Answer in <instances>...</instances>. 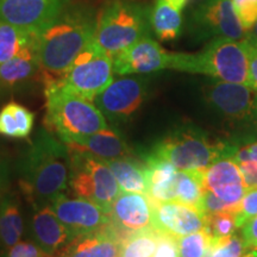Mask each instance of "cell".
Returning <instances> with one entry per match:
<instances>
[{
    "label": "cell",
    "mask_w": 257,
    "mask_h": 257,
    "mask_svg": "<svg viewBox=\"0 0 257 257\" xmlns=\"http://www.w3.org/2000/svg\"><path fill=\"white\" fill-rule=\"evenodd\" d=\"M240 234H231L220 238H212L205 257H242L248 252Z\"/></svg>",
    "instance_id": "obj_31"
},
{
    "label": "cell",
    "mask_w": 257,
    "mask_h": 257,
    "mask_svg": "<svg viewBox=\"0 0 257 257\" xmlns=\"http://www.w3.org/2000/svg\"><path fill=\"white\" fill-rule=\"evenodd\" d=\"M19 187L34 207L50 205L69 186L70 154L62 141L42 128L18 163Z\"/></svg>",
    "instance_id": "obj_1"
},
{
    "label": "cell",
    "mask_w": 257,
    "mask_h": 257,
    "mask_svg": "<svg viewBox=\"0 0 257 257\" xmlns=\"http://www.w3.org/2000/svg\"><path fill=\"white\" fill-rule=\"evenodd\" d=\"M67 147L82 150L104 161L131 156L130 148L123 137L111 128L99 131L88 136L60 138Z\"/></svg>",
    "instance_id": "obj_19"
},
{
    "label": "cell",
    "mask_w": 257,
    "mask_h": 257,
    "mask_svg": "<svg viewBox=\"0 0 257 257\" xmlns=\"http://www.w3.org/2000/svg\"><path fill=\"white\" fill-rule=\"evenodd\" d=\"M153 257H180L178 237L160 232L159 244Z\"/></svg>",
    "instance_id": "obj_37"
},
{
    "label": "cell",
    "mask_w": 257,
    "mask_h": 257,
    "mask_svg": "<svg viewBox=\"0 0 257 257\" xmlns=\"http://www.w3.org/2000/svg\"><path fill=\"white\" fill-rule=\"evenodd\" d=\"M146 96V80L124 75L114 79L93 101L106 118L113 121H125L140 110Z\"/></svg>",
    "instance_id": "obj_11"
},
{
    "label": "cell",
    "mask_w": 257,
    "mask_h": 257,
    "mask_svg": "<svg viewBox=\"0 0 257 257\" xmlns=\"http://www.w3.org/2000/svg\"><path fill=\"white\" fill-rule=\"evenodd\" d=\"M236 144L211 140L198 127L176 128L161 140L150 153L174 165L179 170L205 172L220 157L231 155Z\"/></svg>",
    "instance_id": "obj_6"
},
{
    "label": "cell",
    "mask_w": 257,
    "mask_h": 257,
    "mask_svg": "<svg viewBox=\"0 0 257 257\" xmlns=\"http://www.w3.org/2000/svg\"><path fill=\"white\" fill-rule=\"evenodd\" d=\"M46 128L57 137L88 136L106 130L105 115L91 100L73 94L56 81L44 83Z\"/></svg>",
    "instance_id": "obj_4"
},
{
    "label": "cell",
    "mask_w": 257,
    "mask_h": 257,
    "mask_svg": "<svg viewBox=\"0 0 257 257\" xmlns=\"http://www.w3.org/2000/svg\"><path fill=\"white\" fill-rule=\"evenodd\" d=\"M159 238L160 232L153 226L135 231L120 244L118 257H153Z\"/></svg>",
    "instance_id": "obj_29"
},
{
    "label": "cell",
    "mask_w": 257,
    "mask_h": 257,
    "mask_svg": "<svg viewBox=\"0 0 257 257\" xmlns=\"http://www.w3.org/2000/svg\"><path fill=\"white\" fill-rule=\"evenodd\" d=\"M236 217L238 230L246 220L257 216V188L249 189L242 200L229 208Z\"/></svg>",
    "instance_id": "obj_33"
},
{
    "label": "cell",
    "mask_w": 257,
    "mask_h": 257,
    "mask_svg": "<svg viewBox=\"0 0 257 257\" xmlns=\"http://www.w3.org/2000/svg\"><path fill=\"white\" fill-rule=\"evenodd\" d=\"M249 54V87L257 92V43L245 38Z\"/></svg>",
    "instance_id": "obj_39"
},
{
    "label": "cell",
    "mask_w": 257,
    "mask_h": 257,
    "mask_svg": "<svg viewBox=\"0 0 257 257\" xmlns=\"http://www.w3.org/2000/svg\"><path fill=\"white\" fill-rule=\"evenodd\" d=\"M239 234L248 250H257V216L251 217L239 229Z\"/></svg>",
    "instance_id": "obj_38"
},
{
    "label": "cell",
    "mask_w": 257,
    "mask_h": 257,
    "mask_svg": "<svg viewBox=\"0 0 257 257\" xmlns=\"http://www.w3.org/2000/svg\"><path fill=\"white\" fill-rule=\"evenodd\" d=\"M187 3L188 0H155L150 9V28L160 41H174L181 35Z\"/></svg>",
    "instance_id": "obj_23"
},
{
    "label": "cell",
    "mask_w": 257,
    "mask_h": 257,
    "mask_svg": "<svg viewBox=\"0 0 257 257\" xmlns=\"http://www.w3.org/2000/svg\"><path fill=\"white\" fill-rule=\"evenodd\" d=\"M205 230L210 233L212 238H220L234 234L238 226L234 214L227 210L207 216Z\"/></svg>",
    "instance_id": "obj_32"
},
{
    "label": "cell",
    "mask_w": 257,
    "mask_h": 257,
    "mask_svg": "<svg viewBox=\"0 0 257 257\" xmlns=\"http://www.w3.org/2000/svg\"><path fill=\"white\" fill-rule=\"evenodd\" d=\"M173 53L167 51L159 42L148 35L112 59L117 75L150 74L170 69Z\"/></svg>",
    "instance_id": "obj_13"
},
{
    "label": "cell",
    "mask_w": 257,
    "mask_h": 257,
    "mask_svg": "<svg viewBox=\"0 0 257 257\" xmlns=\"http://www.w3.org/2000/svg\"><path fill=\"white\" fill-rule=\"evenodd\" d=\"M212 237L206 230L178 237L180 257H205L210 248Z\"/></svg>",
    "instance_id": "obj_30"
},
{
    "label": "cell",
    "mask_w": 257,
    "mask_h": 257,
    "mask_svg": "<svg viewBox=\"0 0 257 257\" xmlns=\"http://www.w3.org/2000/svg\"><path fill=\"white\" fill-rule=\"evenodd\" d=\"M72 0H0V21L38 32L55 19Z\"/></svg>",
    "instance_id": "obj_12"
},
{
    "label": "cell",
    "mask_w": 257,
    "mask_h": 257,
    "mask_svg": "<svg viewBox=\"0 0 257 257\" xmlns=\"http://www.w3.org/2000/svg\"><path fill=\"white\" fill-rule=\"evenodd\" d=\"M34 208L30 224L32 239L47 255L57 257L74 236L67 226L61 223L50 205Z\"/></svg>",
    "instance_id": "obj_18"
},
{
    "label": "cell",
    "mask_w": 257,
    "mask_h": 257,
    "mask_svg": "<svg viewBox=\"0 0 257 257\" xmlns=\"http://www.w3.org/2000/svg\"><path fill=\"white\" fill-rule=\"evenodd\" d=\"M113 173L121 192L147 193V175L144 163L141 165L131 156L105 161Z\"/></svg>",
    "instance_id": "obj_26"
},
{
    "label": "cell",
    "mask_w": 257,
    "mask_h": 257,
    "mask_svg": "<svg viewBox=\"0 0 257 257\" xmlns=\"http://www.w3.org/2000/svg\"><path fill=\"white\" fill-rule=\"evenodd\" d=\"M242 257H257V250H249V251L244 253Z\"/></svg>",
    "instance_id": "obj_43"
},
{
    "label": "cell",
    "mask_w": 257,
    "mask_h": 257,
    "mask_svg": "<svg viewBox=\"0 0 257 257\" xmlns=\"http://www.w3.org/2000/svg\"><path fill=\"white\" fill-rule=\"evenodd\" d=\"M42 72L38 57V35L36 41L14 59L0 63V91H10L23 86Z\"/></svg>",
    "instance_id": "obj_21"
},
{
    "label": "cell",
    "mask_w": 257,
    "mask_h": 257,
    "mask_svg": "<svg viewBox=\"0 0 257 257\" xmlns=\"http://www.w3.org/2000/svg\"><path fill=\"white\" fill-rule=\"evenodd\" d=\"M24 233V219L18 199L5 194L0 199V246L9 250L21 242Z\"/></svg>",
    "instance_id": "obj_24"
},
{
    "label": "cell",
    "mask_w": 257,
    "mask_h": 257,
    "mask_svg": "<svg viewBox=\"0 0 257 257\" xmlns=\"http://www.w3.org/2000/svg\"><path fill=\"white\" fill-rule=\"evenodd\" d=\"M205 188L232 206L249 191L238 165L231 155H225L205 170Z\"/></svg>",
    "instance_id": "obj_17"
},
{
    "label": "cell",
    "mask_w": 257,
    "mask_h": 257,
    "mask_svg": "<svg viewBox=\"0 0 257 257\" xmlns=\"http://www.w3.org/2000/svg\"><path fill=\"white\" fill-rule=\"evenodd\" d=\"M48 255L35 242L21 240L9 250L4 257H47Z\"/></svg>",
    "instance_id": "obj_35"
},
{
    "label": "cell",
    "mask_w": 257,
    "mask_h": 257,
    "mask_svg": "<svg viewBox=\"0 0 257 257\" xmlns=\"http://www.w3.org/2000/svg\"><path fill=\"white\" fill-rule=\"evenodd\" d=\"M232 5L244 30H251L257 22V0H232Z\"/></svg>",
    "instance_id": "obj_34"
},
{
    "label": "cell",
    "mask_w": 257,
    "mask_h": 257,
    "mask_svg": "<svg viewBox=\"0 0 257 257\" xmlns=\"http://www.w3.org/2000/svg\"><path fill=\"white\" fill-rule=\"evenodd\" d=\"M170 69L249 86L246 41L213 38L199 53H173Z\"/></svg>",
    "instance_id": "obj_3"
},
{
    "label": "cell",
    "mask_w": 257,
    "mask_h": 257,
    "mask_svg": "<svg viewBox=\"0 0 257 257\" xmlns=\"http://www.w3.org/2000/svg\"><path fill=\"white\" fill-rule=\"evenodd\" d=\"M50 206L74 237L100 231L111 221L110 212L82 198L61 194L51 201Z\"/></svg>",
    "instance_id": "obj_14"
},
{
    "label": "cell",
    "mask_w": 257,
    "mask_h": 257,
    "mask_svg": "<svg viewBox=\"0 0 257 257\" xmlns=\"http://www.w3.org/2000/svg\"><path fill=\"white\" fill-rule=\"evenodd\" d=\"M38 32L28 31L0 21V63L14 59L34 41Z\"/></svg>",
    "instance_id": "obj_27"
},
{
    "label": "cell",
    "mask_w": 257,
    "mask_h": 257,
    "mask_svg": "<svg viewBox=\"0 0 257 257\" xmlns=\"http://www.w3.org/2000/svg\"><path fill=\"white\" fill-rule=\"evenodd\" d=\"M144 168L148 199L152 202L176 201V175L179 169L152 153L144 156Z\"/></svg>",
    "instance_id": "obj_20"
},
{
    "label": "cell",
    "mask_w": 257,
    "mask_h": 257,
    "mask_svg": "<svg viewBox=\"0 0 257 257\" xmlns=\"http://www.w3.org/2000/svg\"><path fill=\"white\" fill-rule=\"evenodd\" d=\"M9 185V170L8 165L5 163L4 159L0 156V199L6 194V188Z\"/></svg>",
    "instance_id": "obj_40"
},
{
    "label": "cell",
    "mask_w": 257,
    "mask_h": 257,
    "mask_svg": "<svg viewBox=\"0 0 257 257\" xmlns=\"http://www.w3.org/2000/svg\"><path fill=\"white\" fill-rule=\"evenodd\" d=\"M35 125V114L24 105L10 101L0 110V136L27 138Z\"/></svg>",
    "instance_id": "obj_25"
},
{
    "label": "cell",
    "mask_w": 257,
    "mask_h": 257,
    "mask_svg": "<svg viewBox=\"0 0 257 257\" xmlns=\"http://www.w3.org/2000/svg\"><path fill=\"white\" fill-rule=\"evenodd\" d=\"M68 148L70 154L69 186L74 195L86 199L110 212L112 204L120 193L113 173L104 160Z\"/></svg>",
    "instance_id": "obj_7"
},
{
    "label": "cell",
    "mask_w": 257,
    "mask_h": 257,
    "mask_svg": "<svg viewBox=\"0 0 257 257\" xmlns=\"http://www.w3.org/2000/svg\"><path fill=\"white\" fill-rule=\"evenodd\" d=\"M113 74L112 57L93 38L56 82L73 94L92 101L110 86Z\"/></svg>",
    "instance_id": "obj_8"
},
{
    "label": "cell",
    "mask_w": 257,
    "mask_h": 257,
    "mask_svg": "<svg viewBox=\"0 0 257 257\" xmlns=\"http://www.w3.org/2000/svg\"><path fill=\"white\" fill-rule=\"evenodd\" d=\"M120 244L107 224L100 231L74 237L57 257H118Z\"/></svg>",
    "instance_id": "obj_22"
},
{
    "label": "cell",
    "mask_w": 257,
    "mask_h": 257,
    "mask_svg": "<svg viewBox=\"0 0 257 257\" xmlns=\"http://www.w3.org/2000/svg\"><path fill=\"white\" fill-rule=\"evenodd\" d=\"M246 38H249V40H251L257 43V22H256V24L251 28V30L248 31Z\"/></svg>",
    "instance_id": "obj_41"
},
{
    "label": "cell",
    "mask_w": 257,
    "mask_h": 257,
    "mask_svg": "<svg viewBox=\"0 0 257 257\" xmlns=\"http://www.w3.org/2000/svg\"><path fill=\"white\" fill-rule=\"evenodd\" d=\"M47 257H55V256H50V255H48Z\"/></svg>",
    "instance_id": "obj_44"
},
{
    "label": "cell",
    "mask_w": 257,
    "mask_h": 257,
    "mask_svg": "<svg viewBox=\"0 0 257 257\" xmlns=\"http://www.w3.org/2000/svg\"><path fill=\"white\" fill-rule=\"evenodd\" d=\"M150 10L133 0H113L98 17L94 41L112 59L149 35Z\"/></svg>",
    "instance_id": "obj_5"
},
{
    "label": "cell",
    "mask_w": 257,
    "mask_h": 257,
    "mask_svg": "<svg viewBox=\"0 0 257 257\" xmlns=\"http://www.w3.org/2000/svg\"><path fill=\"white\" fill-rule=\"evenodd\" d=\"M98 17L86 6L69 5L38 31V57L44 83L60 80L94 38Z\"/></svg>",
    "instance_id": "obj_2"
},
{
    "label": "cell",
    "mask_w": 257,
    "mask_h": 257,
    "mask_svg": "<svg viewBox=\"0 0 257 257\" xmlns=\"http://www.w3.org/2000/svg\"><path fill=\"white\" fill-rule=\"evenodd\" d=\"M152 226L159 232L175 237L198 232L205 229L206 217L197 207L178 201L152 202Z\"/></svg>",
    "instance_id": "obj_16"
},
{
    "label": "cell",
    "mask_w": 257,
    "mask_h": 257,
    "mask_svg": "<svg viewBox=\"0 0 257 257\" xmlns=\"http://www.w3.org/2000/svg\"><path fill=\"white\" fill-rule=\"evenodd\" d=\"M108 226L123 243L135 231L152 226V204L142 193L121 192L112 204Z\"/></svg>",
    "instance_id": "obj_15"
},
{
    "label": "cell",
    "mask_w": 257,
    "mask_h": 257,
    "mask_svg": "<svg viewBox=\"0 0 257 257\" xmlns=\"http://www.w3.org/2000/svg\"><path fill=\"white\" fill-rule=\"evenodd\" d=\"M204 95L226 119L234 123L257 121V92L249 86L217 80L205 86Z\"/></svg>",
    "instance_id": "obj_10"
},
{
    "label": "cell",
    "mask_w": 257,
    "mask_h": 257,
    "mask_svg": "<svg viewBox=\"0 0 257 257\" xmlns=\"http://www.w3.org/2000/svg\"><path fill=\"white\" fill-rule=\"evenodd\" d=\"M229 208L230 205H227L226 202L218 198L214 193H212L211 191L205 188L204 195H202L200 202V211L205 217L218 213V212L227 211Z\"/></svg>",
    "instance_id": "obj_36"
},
{
    "label": "cell",
    "mask_w": 257,
    "mask_h": 257,
    "mask_svg": "<svg viewBox=\"0 0 257 257\" xmlns=\"http://www.w3.org/2000/svg\"><path fill=\"white\" fill-rule=\"evenodd\" d=\"M189 29L200 40L230 38L243 41L248 35L237 18L232 0H201L193 10Z\"/></svg>",
    "instance_id": "obj_9"
},
{
    "label": "cell",
    "mask_w": 257,
    "mask_h": 257,
    "mask_svg": "<svg viewBox=\"0 0 257 257\" xmlns=\"http://www.w3.org/2000/svg\"><path fill=\"white\" fill-rule=\"evenodd\" d=\"M248 147L250 149V153H251V155H252V159L257 162V142L248 144Z\"/></svg>",
    "instance_id": "obj_42"
},
{
    "label": "cell",
    "mask_w": 257,
    "mask_h": 257,
    "mask_svg": "<svg viewBox=\"0 0 257 257\" xmlns=\"http://www.w3.org/2000/svg\"><path fill=\"white\" fill-rule=\"evenodd\" d=\"M205 172L179 170L176 175V201L200 210V202L205 192Z\"/></svg>",
    "instance_id": "obj_28"
}]
</instances>
